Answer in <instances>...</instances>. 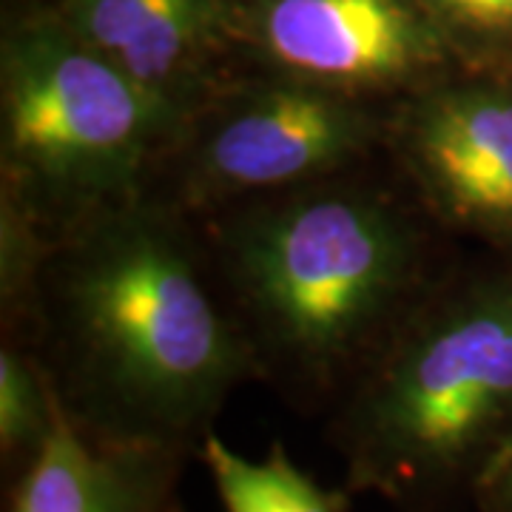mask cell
Listing matches in <instances>:
<instances>
[{
	"mask_svg": "<svg viewBox=\"0 0 512 512\" xmlns=\"http://www.w3.org/2000/svg\"><path fill=\"white\" fill-rule=\"evenodd\" d=\"M399 151L444 220L512 234V86L447 80L410 94Z\"/></svg>",
	"mask_w": 512,
	"mask_h": 512,
	"instance_id": "obj_7",
	"label": "cell"
},
{
	"mask_svg": "<svg viewBox=\"0 0 512 512\" xmlns=\"http://www.w3.org/2000/svg\"><path fill=\"white\" fill-rule=\"evenodd\" d=\"M3 168L15 197L103 211L194 120L94 52L57 18L15 26L0 55Z\"/></svg>",
	"mask_w": 512,
	"mask_h": 512,
	"instance_id": "obj_4",
	"label": "cell"
},
{
	"mask_svg": "<svg viewBox=\"0 0 512 512\" xmlns=\"http://www.w3.org/2000/svg\"><path fill=\"white\" fill-rule=\"evenodd\" d=\"M453 55L490 63L512 52V0H419Z\"/></svg>",
	"mask_w": 512,
	"mask_h": 512,
	"instance_id": "obj_12",
	"label": "cell"
},
{
	"mask_svg": "<svg viewBox=\"0 0 512 512\" xmlns=\"http://www.w3.org/2000/svg\"><path fill=\"white\" fill-rule=\"evenodd\" d=\"M57 413V390L49 370L20 350H0V456L3 467L20 470L49 439Z\"/></svg>",
	"mask_w": 512,
	"mask_h": 512,
	"instance_id": "obj_11",
	"label": "cell"
},
{
	"mask_svg": "<svg viewBox=\"0 0 512 512\" xmlns=\"http://www.w3.org/2000/svg\"><path fill=\"white\" fill-rule=\"evenodd\" d=\"M242 29L279 77L362 100L421 92L453 57L419 0H248Z\"/></svg>",
	"mask_w": 512,
	"mask_h": 512,
	"instance_id": "obj_6",
	"label": "cell"
},
{
	"mask_svg": "<svg viewBox=\"0 0 512 512\" xmlns=\"http://www.w3.org/2000/svg\"><path fill=\"white\" fill-rule=\"evenodd\" d=\"M379 134L382 117L362 97L276 77L208 117L188 165L191 191L245 197L319 183L365 157Z\"/></svg>",
	"mask_w": 512,
	"mask_h": 512,
	"instance_id": "obj_5",
	"label": "cell"
},
{
	"mask_svg": "<svg viewBox=\"0 0 512 512\" xmlns=\"http://www.w3.org/2000/svg\"><path fill=\"white\" fill-rule=\"evenodd\" d=\"M225 259L282 379L319 396L390 339L421 279V237L376 191L311 183L231 222Z\"/></svg>",
	"mask_w": 512,
	"mask_h": 512,
	"instance_id": "obj_3",
	"label": "cell"
},
{
	"mask_svg": "<svg viewBox=\"0 0 512 512\" xmlns=\"http://www.w3.org/2000/svg\"><path fill=\"white\" fill-rule=\"evenodd\" d=\"M473 498L481 512H512V439L481 473Z\"/></svg>",
	"mask_w": 512,
	"mask_h": 512,
	"instance_id": "obj_13",
	"label": "cell"
},
{
	"mask_svg": "<svg viewBox=\"0 0 512 512\" xmlns=\"http://www.w3.org/2000/svg\"><path fill=\"white\" fill-rule=\"evenodd\" d=\"M57 15L134 83L191 117L234 29L228 0H63Z\"/></svg>",
	"mask_w": 512,
	"mask_h": 512,
	"instance_id": "obj_8",
	"label": "cell"
},
{
	"mask_svg": "<svg viewBox=\"0 0 512 512\" xmlns=\"http://www.w3.org/2000/svg\"><path fill=\"white\" fill-rule=\"evenodd\" d=\"M60 402L92 436L191 453L251 370L165 214L120 202L92 214L57 256Z\"/></svg>",
	"mask_w": 512,
	"mask_h": 512,
	"instance_id": "obj_1",
	"label": "cell"
},
{
	"mask_svg": "<svg viewBox=\"0 0 512 512\" xmlns=\"http://www.w3.org/2000/svg\"><path fill=\"white\" fill-rule=\"evenodd\" d=\"M200 453L225 512H348V493L322 487L282 444L265 458H248L211 430Z\"/></svg>",
	"mask_w": 512,
	"mask_h": 512,
	"instance_id": "obj_10",
	"label": "cell"
},
{
	"mask_svg": "<svg viewBox=\"0 0 512 512\" xmlns=\"http://www.w3.org/2000/svg\"><path fill=\"white\" fill-rule=\"evenodd\" d=\"M185 450L83 430L57 396L55 424L12 481L6 512H180Z\"/></svg>",
	"mask_w": 512,
	"mask_h": 512,
	"instance_id": "obj_9",
	"label": "cell"
},
{
	"mask_svg": "<svg viewBox=\"0 0 512 512\" xmlns=\"http://www.w3.org/2000/svg\"><path fill=\"white\" fill-rule=\"evenodd\" d=\"M348 490L410 512L476 490L512 439V276L416 311L365 370L333 424Z\"/></svg>",
	"mask_w": 512,
	"mask_h": 512,
	"instance_id": "obj_2",
	"label": "cell"
}]
</instances>
